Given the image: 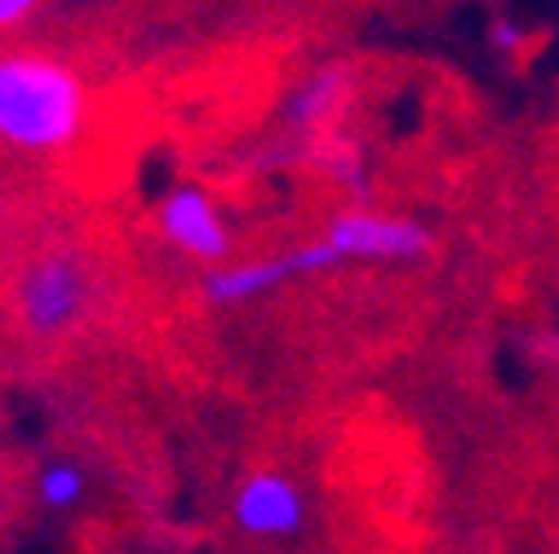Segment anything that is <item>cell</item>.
<instances>
[{
    "mask_svg": "<svg viewBox=\"0 0 559 554\" xmlns=\"http://www.w3.org/2000/svg\"><path fill=\"white\" fill-rule=\"evenodd\" d=\"M85 302H90V280H85L76 257L49 253V257L32 262L23 270V280H19V311H23L27 328L40 333V337L76 324Z\"/></svg>",
    "mask_w": 559,
    "mask_h": 554,
    "instance_id": "cell-2",
    "label": "cell"
},
{
    "mask_svg": "<svg viewBox=\"0 0 559 554\" xmlns=\"http://www.w3.org/2000/svg\"><path fill=\"white\" fill-rule=\"evenodd\" d=\"M156 227L178 253H187L195 262L223 266L231 257V231L218 214V204L209 200V191H200V186H174L156 204Z\"/></svg>",
    "mask_w": 559,
    "mask_h": 554,
    "instance_id": "cell-4",
    "label": "cell"
},
{
    "mask_svg": "<svg viewBox=\"0 0 559 554\" xmlns=\"http://www.w3.org/2000/svg\"><path fill=\"white\" fill-rule=\"evenodd\" d=\"M231 519L249 537H266V541L298 537L307 528V497H302V489H298L289 474L258 470V474H249L240 489H236Z\"/></svg>",
    "mask_w": 559,
    "mask_h": 554,
    "instance_id": "cell-5",
    "label": "cell"
},
{
    "mask_svg": "<svg viewBox=\"0 0 559 554\" xmlns=\"http://www.w3.org/2000/svg\"><path fill=\"white\" fill-rule=\"evenodd\" d=\"M346 98H352V72H346L342 62H324V67H316V72L289 94L285 120L298 133H316V129H324L346 107Z\"/></svg>",
    "mask_w": 559,
    "mask_h": 554,
    "instance_id": "cell-6",
    "label": "cell"
},
{
    "mask_svg": "<svg viewBox=\"0 0 559 554\" xmlns=\"http://www.w3.org/2000/svg\"><path fill=\"white\" fill-rule=\"evenodd\" d=\"M280 285H289V270L285 262L275 257H253V262H231V266H214L204 275V302L214 306H240V302H253Z\"/></svg>",
    "mask_w": 559,
    "mask_h": 554,
    "instance_id": "cell-7",
    "label": "cell"
},
{
    "mask_svg": "<svg viewBox=\"0 0 559 554\" xmlns=\"http://www.w3.org/2000/svg\"><path fill=\"white\" fill-rule=\"evenodd\" d=\"M342 262H408L431 249V236L423 222L373 214V209H346L320 231Z\"/></svg>",
    "mask_w": 559,
    "mask_h": 554,
    "instance_id": "cell-3",
    "label": "cell"
},
{
    "mask_svg": "<svg viewBox=\"0 0 559 554\" xmlns=\"http://www.w3.org/2000/svg\"><path fill=\"white\" fill-rule=\"evenodd\" d=\"M90 98L67 62L36 49H0V137L23 152H58L85 129Z\"/></svg>",
    "mask_w": 559,
    "mask_h": 554,
    "instance_id": "cell-1",
    "label": "cell"
},
{
    "mask_svg": "<svg viewBox=\"0 0 559 554\" xmlns=\"http://www.w3.org/2000/svg\"><path fill=\"white\" fill-rule=\"evenodd\" d=\"M524 40H528V32L515 19H493V23H488V45H493L498 53H507V58L524 53Z\"/></svg>",
    "mask_w": 559,
    "mask_h": 554,
    "instance_id": "cell-9",
    "label": "cell"
},
{
    "mask_svg": "<svg viewBox=\"0 0 559 554\" xmlns=\"http://www.w3.org/2000/svg\"><path fill=\"white\" fill-rule=\"evenodd\" d=\"M32 14H36L32 0H0V27L23 23V19H32Z\"/></svg>",
    "mask_w": 559,
    "mask_h": 554,
    "instance_id": "cell-10",
    "label": "cell"
},
{
    "mask_svg": "<svg viewBox=\"0 0 559 554\" xmlns=\"http://www.w3.org/2000/svg\"><path fill=\"white\" fill-rule=\"evenodd\" d=\"M85 497V470L72 466V461H53L45 474H40V502L49 510H67Z\"/></svg>",
    "mask_w": 559,
    "mask_h": 554,
    "instance_id": "cell-8",
    "label": "cell"
}]
</instances>
